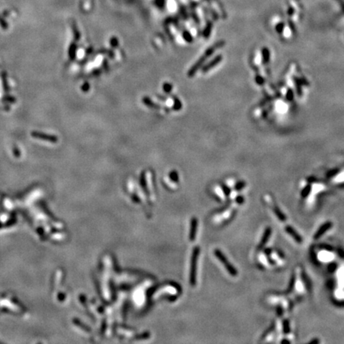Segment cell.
Returning <instances> with one entry per match:
<instances>
[{"label": "cell", "mask_w": 344, "mask_h": 344, "mask_svg": "<svg viewBox=\"0 0 344 344\" xmlns=\"http://www.w3.org/2000/svg\"><path fill=\"white\" fill-rule=\"evenodd\" d=\"M223 45H224V42H223V41H220V42H218V43L215 44L213 46H211V47L209 48L208 49H207V51L205 52L204 54L200 57V59H199L198 61H196V63H195V65H193L191 69H190V70H189L188 72V77H192L196 73L197 71L200 69L201 66L204 64L205 61H206L208 57H211L213 53H215V51L216 50V49L222 47Z\"/></svg>", "instance_id": "6da1fadb"}, {"label": "cell", "mask_w": 344, "mask_h": 344, "mask_svg": "<svg viewBox=\"0 0 344 344\" xmlns=\"http://www.w3.org/2000/svg\"><path fill=\"white\" fill-rule=\"evenodd\" d=\"M215 254L217 257L220 260L221 262H222V264H224L225 267H226V270L228 271L229 273L232 276H237V275H238V271H237L236 269H235V268H234V266H233L232 265L227 261V259H226V257L224 256V254H222V252L218 249L215 250Z\"/></svg>", "instance_id": "7a4b0ae2"}, {"label": "cell", "mask_w": 344, "mask_h": 344, "mask_svg": "<svg viewBox=\"0 0 344 344\" xmlns=\"http://www.w3.org/2000/svg\"><path fill=\"white\" fill-rule=\"evenodd\" d=\"M199 248H195V251H194V254H193L192 266H191V283L192 284H195V271H196V264H197V260H198V257H199Z\"/></svg>", "instance_id": "3957f363"}, {"label": "cell", "mask_w": 344, "mask_h": 344, "mask_svg": "<svg viewBox=\"0 0 344 344\" xmlns=\"http://www.w3.org/2000/svg\"><path fill=\"white\" fill-rule=\"evenodd\" d=\"M330 227H332V222H326V223H324V224H323L322 226L319 228V230H317L316 233L314 235V239L315 240H317V239H319V238H320L321 236H322L323 234H324L327 231V230H329V229L330 228Z\"/></svg>", "instance_id": "277c9868"}, {"label": "cell", "mask_w": 344, "mask_h": 344, "mask_svg": "<svg viewBox=\"0 0 344 344\" xmlns=\"http://www.w3.org/2000/svg\"><path fill=\"white\" fill-rule=\"evenodd\" d=\"M222 60V57L221 55H218V56H217V57H215V58L212 60V61H210L208 64H207V65L203 67V73H207V72H208L210 69H212V68H214L215 66H216V65H218V63L220 62Z\"/></svg>", "instance_id": "5b68a950"}, {"label": "cell", "mask_w": 344, "mask_h": 344, "mask_svg": "<svg viewBox=\"0 0 344 344\" xmlns=\"http://www.w3.org/2000/svg\"><path fill=\"white\" fill-rule=\"evenodd\" d=\"M285 231H286L288 234H290V235L294 238V240H295L296 242H298V243H301L302 241H303L302 240V238H301V237L298 234V233H297L294 229L292 228L291 226H286V227H285Z\"/></svg>", "instance_id": "8992f818"}, {"label": "cell", "mask_w": 344, "mask_h": 344, "mask_svg": "<svg viewBox=\"0 0 344 344\" xmlns=\"http://www.w3.org/2000/svg\"><path fill=\"white\" fill-rule=\"evenodd\" d=\"M271 233H272V230H271V228L270 227H268V228H266L265 231V233H264L263 234V237H262L261 240V242H260V245H259V248H262L267 243V242L269 241V239L270 238V235H271Z\"/></svg>", "instance_id": "52a82bcc"}, {"label": "cell", "mask_w": 344, "mask_h": 344, "mask_svg": "<svg viewBox=\"0 0 344 344\" xmlns=\"http://www.w3.org/2000/svg\"><path fill=\"white\" fill-rule=\"evenodd\" d=\"M273 211L275 212L276 215L277 216V218L280 219V220L285 221V219H286V218H285V216L284 215L283 213H282L281 211H280L279 209L277 208V207H275V208L273 209Z\"/></svg>", "instance_id": "ba28073f"}, {"label": "cell", "mask_w": 344, "mask_h": 344, "mask_svg": "<svg viewBox=\"0 0 344 344\" xmlns=\"http://www.w3.org/2000/svg\"><path fill=\"white\" fill-rule=\"evenodd\" d=\"M262 53H263L264 62H267V61H269V49H264Z\"/></svg>", "instance_id": "9c48e42d"}, {"label": "cell", "mask_w": 344, "mask_h": 344, "mask_svg": "<svg viewBox=\"0 0 344 344\" xmlns=\"http://www.w3.org/2000/svg\"><path fill=\"white\" fill-rule=\"evenodd\" d=\"M144 103L146 104V105H148V107H151V108H156V109H158V107L156 106V104H152V102L150 100L149 98H148V97H145V98H144Z\"/></svg>", "instance_id": "30bf717a"}, {"label": "cell", "mask_w": 344, "mask_h": 344, "mask_svg": "<svg viewBox=\"0 0 344 344\" xmlns=\"http://www.w3.org/2000/svg\"><path fill=\"white\" fill-rule=\"evenodd\" d=\"M310 191H311V186H307V187H305L303 191H302V192H301V196L303 197V198L307 197V195H309Z\"/></svg>", "instance_id": "8fae6325"}, {"label": "cell", "mask_w": 344, "mask_h": 344, "mask_svg": "<svg viewBox=\"0 0 344 344\" xmlns=\"http://www.w3.org/2000/svg\"><path fill=\"white\" fill-rule=\"evenodd\" d=\"M289 330H290L289 323L288 320H285L284 322V332L285 334H288V333H289Z\"/></svg>", "instance_id": "7c38bea8"}, {"label": "cell", "mask_w": 344, "mask_h": 344, "mask_svg": "<svg viewBox=\"0 0 344 344\" xmlns=\"http://www.w3.org/2000/svg\"><path fill=\"white\" fill-rule=\"evenodd\" d=\"M196 226H197V222H196V220H195V219H194V220H193L192 233H191V239H194V237H195V228H196Z\"/></svg>", "instance_id": "4fadbf2b"}, {"label": "cell", "mask_w": 344, "mask_h": 344, "mask_svg": "<svg viewBox=\"0 0 344 344\" xmlns=\"http://www.w3.org/2000/svg\"><path fill=\"white\" fill-rule=\"evenodd\" d=\"M245 185V183L244 182H241V183H238V184H237L236 187H235V188H236V190L240 191V190H242V188H244Z\"/></svg>", "instance_id": "5bb4252c"}, {"label": "cell", "mask_w": 344, "mask_h": 344, "mask_svg": "<svg viewBox=\"0 0 344 344\" xmlns=\"http://www.w3.org/2000/svg\"><path fill=\"white\" fill-rule=\"evenodd\" d=\"M171 88H172V86H171V85H169V84H165V85H164V86H163L164 91H165V92H167V93H169V92H171Z\"/></svg>", "instance_id": "9a60e30c"}, {"label": "cell", "mask_w": 344, "mask_h": 344, "mask_svg": "<svg viewBox=\"0 0 344 344\" xmlns=\"http://www.w3.org/2000/svg\"><path fill=\"white\" fill-rule=\"evenodd\" d=\"M287 95H289V96H287V99H288L289 100H292L293 98V93L292 92L291 90L288 91V93H287Z\"/></svg>", "instance_id": "2e32d148"}, {"label": "cell", "mask_w": 344, "mask_h": 344, "mask_svg": "<svg viewBox=\"0 0 344 344\" xmlns=\"http://www.w3.org/2000/svg\"><path fill=\"white\" fill-rule=\"evenodd\" d=\"M256 81H257L258 84H262V83H263V79H262L261 77H259V76H257V77H256Z\"/></svg>", "instance_id": "e0dca14e"}, {"label": "cell", "mask_w": 344, "mask_h": 344, "mask_svg": "<svg viewBox=\"0 0 344 344\" xmlns=\"http://www.w3.org/2000/svg\"><path fill=\"white\" fill-rule=\"evenodd\" d=\"M238 198H239V199H237V202H238V203H243V201H244V199H243V197L240 196V197H238Z\"/></svg>", "instance_id": "ac0fdd59"}, {"label": "cell", "mask_w": 344, "mask_h": 344, "mask_svg": "<svg viewBox=\"0 0 344 344\" xmlns=\"http://www.w3.org/2000/svg\"><path fill=\"white\" fill-rule=\"evenodd\" d=\"M311 342V343H314V342H316V343H317V342H319V340H312Z\"/></svg>", "instance_id": "d6986e66"}, {"label": "cell", "mask_w": 344, "mask_h": 344, "mask_svg": "<svg viewBox=\"0 0 344 344\" xmlns=\"http://www.w3.org/2000/svg\"><path fill=\"white\" fill-rule=\"evenodd\" d=\"M282 343H284V342H287V343H289V341L288 340H284V341H281Z\"/></svg>", "instance_id": "ffe728a7"}]
</instances>
